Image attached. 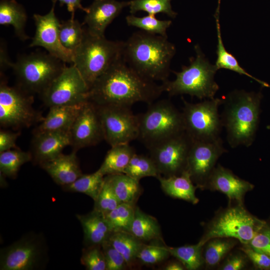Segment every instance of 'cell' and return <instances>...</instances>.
<instances>
[{
    "instance_id": "obj_1",
    "label": "cell",
    "mask_w": 270,
    "mask_h": 270,
    "mask_svg": "<svg viewBox=\"0 0 270 270\" xmlns=\"http://www.w3.org/2000/svg\"><path fill=\"white\" fill-rule=\"evenodd\" d=\"M164 92L162 84L142 77L122 58L114 63L93 84L88 101L97 106H131L138 102L148 104Z\"/></svg>"
},
{
    "instance_id": "obj_2",
    "label": "cell",
    "mask_w": 270,
    "mask_h": 270,
    "mask_svg": "<svg viewBox=\"0 0 270 270\" xmlns=\"http://www.w3.org/2000/svg\"><path fill=\"white\" fill-rule=\"evenodd\" d=\"M176 52L175 46L168 37L140 30L124 41L122 58L142 77L163 82L168 80Z\"/></svg>"
},
{
    "instance_id": "obj_3",
    "label": "cell",
    "mask_w": 270,
    "mask_h": 270,
    "mask_svg": "<svg viewBox=\"0 0 270 270\" xmlns=\"http://www.w3.org/2000/svg\"><path fill=\"white\" fill-rule=\"evenodd\" d=\"M262 98L260 92L234 90L222 98V126L231 148L250 146L255 138Z\"/></svg>"
},
{
    "instance_id": "obj_4",
    "label": "cell",
    "mask_w": 270,
    "mask_h": 270,
    "mask_svg": "<svg viewBox=\"0 0 270 270\" xmlns=\"http://www.w3.org/2000/svg\"><path fill=\"white\" fill-rule=\"evenodd\" d=\"M194 48L196 56L190 58V64L183 66L180 72L172 71L174 80L162 83L164 92L170 96L186 94L200 100L214 98L219 89L214 80L218 70L209 62L198 44Z\"/></svg>"
},
{
    "instance_id": "obj_5",
    "label": "cell",
    "mask_w": 270,
    "mask_h": 270,
    "mask_svg": "<svg viewBox=\"0 0 270 270\" xmlns=\"http://www.w3.org/2000/svg\"><path fill=\"white\" fill-rule=\"evenodd\" d=\"M123 46L124 41L110 40L104 36H94L86 28L82 43L73 52L72 64L90 89L102 74L122 57Z\"/></svg>"
},
{
    "instance_id": "obj_6",
    "label": "cell",
    "mask_w": 270,
    "mask_h": 270,
    "mask_svg": "<svg viewBox=\"0 0 270 270\" xmlns=\"http://www.w3.org/2000/svg\"><path fill=\"white\" fill-rule=\"evenodd\" d=\"M234 204L219 210L206 224L198 242L201 244L215 238H232L247 244L266 224L249 212L244 204Z\"/></svg>"
},
{
    "instance_id": "obj_7",
    "label": "cell",
    "mask_w": 270,
    "mask_h": 270,
    "mask_svg": "<svg viewBox=\"0 0 270 270\" xmlns=\"http://www.w3.org/2000/svg\"><path fill=\"white\" fill-rule=\"evenodd\" d=\"M138 116V139L148 148L185 131L182 112L168 100L154 102Z\"/></svg>"
},
{
    "instance_id": "obj_8",
    "label": "cell",
    "mask_w": 270,
    "mask_h": 270,
    "mask_svg": "<svg viewBox=\"0 0 270 270\" xmlns=\"http://www.w3.org/2000/svg\"><path fill=\"white\" fill-rule=\"evenodd\" d=\"M66 63L42 52L22 55L12 68L20 88L32 94H41L62 71Z\"/></svg>"
},
{
    "instance_id": "obj_9",
    "label": "cell",
    "mask_w": 270,
    "mask_h": 270,
    "mask_svg": "<svg viewBox=\"0 0 270 270\" xmlns=\"http://www.w3.org/2000/svg\"><path fill=\"white\" fill-rule=\"evenodd\" d=\"M222 102V98L206 99L198 103L183 99L182 112L184 130L192 140H210L220 137L223 126L218 108Z\"/></svg>"
},
{
    "instance_id": "obj_10",
    "label": "cell",
    "mask_w": 270,
    "mask_h": 270,
    "mask_svg": "<svg viewBox=\"0 0 270 270\" xmlns=\"http://www.w3.org/2000/svg\"><path fill=\"white\" fill-rule=\"evenodd\" d=\"M32 94L19 86H10L1 80L0 84V124L4 128L28 127L41 122L40 114L32 106Z\"/></svg>"
},
{
    "instance_id": "obj_11",
    "label": "cell",
    "mask_w": 270,
    "mask_h": 270,
    "mask_svg": "<svg viewBox=\"0 0 270 270\" xmlns=\"http://www.w3.org/2000/svg\"><path fill=\"white\" fill-rule=\"evenodd\" d=\"M89 92L88 86L72 64L66 66L40 95L44 104L50 108L86 102L88 101Z\"/></svg>"
},
{
    "instance_id": "obj_12",
    "label": "cell",
    "mask_w": 270,
    "mask_h": 270,
    "mask_svg": "<svg viewBox=\"0 0 270 270\" xmlns=\"http://www.w3.org/2000/svg\"><path fill=\"white\" fill-rule=\"evenodd\" d=\"M104 140L110 146L130 144L138 136V120L130 107L97 106Z\"/></svg>"
},
{
    "instance_id": "obj_13",
    "label": "cell",
    "mask_w": 270,
    "mask_h": 270,
    "mask_svg": "<svg viewBox=\"0 0 270 270\" xmlns=\"http://www.w3.org/2000/svg\"><path fill=\"white\" fill-rule=\"evenodd\" d=\"M192 142L184 131L148 148L160 176H178L186 170Z\"/></svg>"
},
{
    "instance_id": "obj_14",
    "label": "cell",
    "mask_w": 270,
    "mask_h": 270,
    "mask_svg": "<svg viewBox=\"0 0 270 270\" xmlns=\"http://www.w3.org/2000/svg\"><path fill=\"white\" fill-rule=\"evenodd\" d=\"M228 150L221 138L204 141L193 140L190 148L186 170L196 187L204 190L220 156Z\"/></svg>"
},
{
    "instance_id": "obj_15",
    "label": "cell",
    "mask_w": 270,
    "mask_h": 270,
    "mask_svg": "<svg viewBox=\"0 0 270 270\" xmlns=\"http://www.w3.org/2000/svg\"><path fill=\"white\" fill-rule=\"evenodd\" d=\"M56 2L52 1L50 10L44 15L34 14L36 32L30 47L41 46L48 54L65 63L73 62V52L65 48L60 38V22L56 16Z\"/></svg>"
},
{
    "instance_id": "obj_16",
    "label": "cell",
    "mask_w": 270,
    "mask_h": 270,
    "mask_svg": "<svg viewBox=\"0 0 270 270\" xmlns=\"http://www.w3.org/2000/svg\"><path fill=\"white\" fill-rule=\"evenodd\" d=\"M71 145L76 150L92 146L104 140L96 106L90 101L84 105L70 130Z\"/></svg>"
},
{
    "instance_id": "obj_17",
    "label": "cell",
    "mask_w": 270,
    "mask_h": 270,
    "mask_svg": "<svg viewBox=\"0 0 270 270\" xmlns=\"http://www.w3.org/2000/svg\"><path fill=\"white\" fill-rule=\"evenodd\" d=\"M42 252L38 239L24 236L1 250L0 270H33L38 266Z\"/></svg>"
},
{
    "instance_id": "obj_18",
    "label": "cell",
    "mask_w": 270,
    "mask_h": 270,
    "mask_svg": "<svg viewBox=\"0 0 270 270\" xmlns=\"http://www.w3.org/2000/svg\"><path fill=\"white\" fill-rule=\"evenodd\" d=\"M254 188L252 184L239 178L230 169L218 164L208 179L204 190L218 191L224 194L230 204H244L245 194Z\"/></svg>"
},
{
    "instance_id": "obj_19",
    "label": "cell",
    "mask_w": 270,
    "mask_h": 270,
    "mask_svg": "<svg viewBox=\"0 0 270 270\" xmlns=\"http://www.w3.org/2000/svg\"><path fill=\"white\" fill-rule=\"evenodd\" d=\"M128 5L129 1L94 0L88 8L82 24L86 26V29L90 34L104 36L108 26Z\"/></svg>"
},
{
    "instance_id": "obj_20",
    "label": "cell",
    "mask_w": 270,
    "mask_h": 270,
    "mask_svg": "<svg viewBox=\"0 0 270 270\" xmlns=\"http://www.w3.org/2000/svg\"><path fill=\"white\" fill-rule=\"evenodd\" d=\"M71 145L70 132H49L34 134L32 156L41 165L62 154L66 146Z\"/></svg>"
},
{
    "instance_id": "obj_21",
    "label": "cell",
    "mask_w": 270,
    "mask_h": 270,
    "mask_svg": "<svg viewBox=\"0 0 270 270\" xmlns=\"http://www.w3.org/2000/svg\"><path fill=\"white\" fill-rule=\"evenodd\" d=\"M86 102L50 107L46 116L34 130V134L49 132H70Z\"/></svg>"
},
{
    "instance_id": "obj_22",
    "label": "cell",
    "mask_w": 270,
    "mask_h": 270,
    "mask_svg": "<svg viewBox=\"0 0 270 270\" xmlns=\"http://www.w3.org/2000/svg\"><path fill=\"white\" fill-rule=\"evenodd\" d=\"M40 166L56 183L62 186L72 183L82 174L76 150L68 154H61Z\"/></svg>"
},
{
    "instance_id": "obj_23",
    "label": "cell",
    "mask_w": 270,
    "mask_h": 270,
    "mask_svg": "<svg viewBox=\"0 0 270 270\" xmlns=\"http://www.w3.org/2000/svg\"><path fill=\"white\" fill-rule=\"evenodd\" d=\"M157 178L162 190L168 196L193 204L198 202L199 199L196 195L198 188L193 183L187 170H184L180 175L167 177L159 176Z\"/></svg>"
},
{
    "instance_id": "obj_24",
    "label": "cell",
    "mask_w": 270,
    "mask_h": 270,
    "mask_svg": "<svg viewBox=\"0 0 270 270\" xmlns=\"http://www.w3.org/2000/svg\"><path fill=\"white\" fill-rule=\"evenodd\" d=\"M82 227L86 246L102 245L112 232L104 214L94 210L86 214H77Z\"/></svg>"
},
{
    "instance_id": "obj_25",
    "label": "cell",
    "mask_w": 270,
    "mask_h": 270,
    "mask_svg": "<svg viewBox=\"0 0 270 270\" xmlns=\"http://www.w3.org/2000/svg\"><path fill=\"white\" fill-rule=\"evenodd\" d=\"M27 18L24 8L15 0H1L0 24L12 26L15 34L22 41L29 38L25 32Z\"/></svg>"
},
{
    "instance_id": "obj_26",
    "label": "cell",
    "mask_w": 270,
    "mask_h": 270,
    "mask_svg": "<svg viewBox=\"0 0 270 270\" xmlns=\"http://www.w3.org/2000/svg\"><path fill=\"white\" fill-rule=\"evenodd\" d=\"M104 178L122 203L134 205L142 191L138 180L124 173L106 175Z\"/></svg>"
},
{
    "instance_id": "obj_27",
    "label": "cell",
    "mask_w": 270,
    "mask_h": 270,
    "mask_svg": "<svg viewBox=\"0 0 270 270\" xmlns=\"http://www.w3.org/2000/svg\"><path fill=\"white\" fill-rule=\"evenodd\" d=\"M220 0H218V6L214 15L216 20L218 38L217 49L216 52L217 54V59L216 62L215 66L218 70L224 68L234 71L240 74L246 76L254 80L264 86L268 87L269 85L266 82L256 78L248 74L240 65L236 58L232 54L228 52L226 49L222 42L220 22Z\"/></svg>"
},
{
    "instance_id": "obj_28",
    "label": "cell",
    "mask_w": 270,
    "mask_h": 270,
    "mask_svg": "<svg viewBox=\"0 0 270 270\" xmlns=\"http://www.w3.org/2000/svg\"><path fill=\"white\" fill-rule=\"evenodd\" d=\"M135 153L129 144L111 146L98 169L104 176L124 173Z\"/></svg>"
},
{
    "instance_id": "obj_29",
    "label": "cell",
    "mask_w": 270,
    "mask_h": 270,
    "mask_svg": "<svg viewBox=\"0 0 270 270\" xmlns=\"http://www.w3.org/2000/svg\"><path fill=\"white\" fill-rule=\"evenodd\" d=\"M129 232L141 242L161 238L160 226L156 220L136 206Z\"/></svg>"
},
{
    "instance_id": "obj_30",
    "label": "cell",
    "mask_w": 270,
    "mask_h": 270,
    "mask_svg": "<svg viewBox=\"0 0 270 270\" xmlns=\"http://www.w3.org/2000/svg\"><path fill=\"white\" fill-rule=\"evenodd\" d=\"M108 240L124 256L128 266H131L138 259L144 244L130 232L124 231H112Z\"/></svg>"
},
{
    "instance_id": "obj_31",
    "label": "cell",
    "mask_w": 270,
    "mask_h": 270,
    "mask_svg": "<svg viewBox=\"0 0 270 270\" xmlns=\"http://www.w3.org/2000/svg\"><path fill=\"white\" fill-rule=\"evenodd\" d=\"M238 242L228 238H215L208 240L203 246L204 264L210 268L216 266Z\"/></svg>"
},
{
    "instance_id": "obj_32",
    "label": "cell",
    "mask_w": 270,
    "mask_h": 270,
    "mask_svg": "<svg viewBox=\"0 0 270 270\" xmlns=\"http://www.w3.org/2000/svg\"><path fill=\"white\" fill-rule=\"evenodd\" d=\"M104 176L98 169L90 174H82L72 183L62 187L67 191L86 194L94 201L103 188Z\"/></svg>"
},
{
    "instance_id": "obj_33",
    "label": "cell",
    "mask_w": 270,
    "mask_h": 270,
    "mask_svg": "<svg viewBox=\"0 0 270 270\" xmlns=\"http://www.w3.org/2000/svg\"><path fill=\"white\" fill-rule=\"evenodd\" d=\"M203 246L199 242L196 244L184 245L178 247L166 246L170 255L181 262L186 269L196 270L204 264Z\"/></svg>"
},
{
    "instance_id": "obj_34",
    "label": "cell",
    "mask_w": 270,
    "mask_h": 270,
    "mask_svg": "<svg viewBox=\"0 0 270 270\" xmlns=\"http://www.w3.org/2000/svg\"><path fill=\"white\" fill-rule=\"evenodd\" d=\"M32 158L30 152L18 148L0 152V170L6 176L14 178L20 166Z\"/></svg>"
},
{
    "instance_id": "obj_35",
    "label": "cell",
    "mask_w": 270,
    "mask_h": 270,
    "mask_svg": "<svg viewBox=\"0 0 270 270\" xmlns=\"http://www.w3.org/2000/svg\"><path fill=\"white\" fill-rule=\"evenodd\" d=\"M74 16L60 22V38L62 45L66 49L74 52L82 43L86 28Z\"/></svg>"
},
{
    "instance_id": "obj_36",
    "label": "cell",
    "mask_w": 270,
    "mask_h": 270,
    "mask_svg": "<svg viewBox=\"0 0 270 270\" xmlns=\"http://www.w3.org/2000/svg\"><path fill=\"white\" fill-rule=\"evenodd\" d=\"M126 22L129 26L140 28L144 32L168 37L166 32L172 24L171 20H160L156 16L148 14L138 17L130 14L126 17Z\"/></svg>"
},
{
    "instance_id": "obj_37",
    "label": "cell",
    "mask_w": 270,
    "mask_h": 270,
    "mask_svg": "<svg viewBox=\"0 0 270 270\" xmlns=\"http://www.w3.org/2000/svg\"><path fill=\"white\" fill-rule=\"evenodd\" d=\"M135 208L134 205L121 203L104 215L112 231L129 232L134 218Z\"/></svg>"
},
{
    "instance_id": "obj_38",
    "label": "cell",
    "mask_w": 270,
    "mask_h": 270,
    "mask_svg": "<svg viewBox=\"0 0 270 270\" xmlns=\"http://www.w3.org/2000/svg\"><path fill=\"white\" fill-rule=\"evenodd\" d=\"M124 173L138 181L144 177L153 176L157 178L160 176L150 156L136 153L132 158Z\"/></svg>"
},
{
    "instance_id": "obj_39",
    "label": "cell",
    "mask_w": 270,
    "mask_h": 270,
    "mask_svg": "<svg viewBox=\"0 0 270 270\" xmlns=\"http://www.w3.org/2000/svg\"><path fill=\"white\" fill-rule=\"evenodd\" d=\"M172 0H132L129 1L130 12L134 14L138 11L146 12L148 14L156 16L162 13L174 18L177 13L171 6Z\"/></svg>"
},
{
    "instance_id": "obj_40",
    "label": "cell",
    "mask_w": 270,
    "mask_h": 270,
    "mask_svg": "<svg viewBox=\"0 0 270 270\" xmlns=\"http://www.w3.org/2000/svg\"><path fill=\"white\" fill-rule=\"evenodd\" d=\"M81 264L88 270H106V264L101 245L86 246L82 250Z\"/></svg>"
},
{
    "instance_id": "obj_41",
    "label": "cell",
    "mask_w": 270,
    "mask_h": 270,
    "mask_svg": "<svg viewBox=\"0 0 270 270\" xmlns=\"http://www.w3.org/2000/svg\"><path fill=\"white\" fill-rule=\"evenodd\" d=\"M94 202L93 210L104 215L113 210L122 203L105 178L103 188L98 198Z\"/></svg>"
},
{
    "instance_id": "obj_42",
    "label": "cell",
    "mask_w": 270,
    "mask_h": 270,
    "mask_svg": "<svg viewBox=\"0 0 270 270\" xmlns=\"http://www.w3.org/2000/svg\"><path fill=\"white\" fill-rule=\"evenodd\" d=\"M170 255L166 245L143 244L137 258L146 264H154L166 259Z\"/></svg>"
},
{
    "instance_id": "obj_43",
    "label": "cell",
    "mask_w": 270,
    "mask_h": 270,
    "mask_svg": "<svg viewBox=\"0 0 270 270\" xmlns=\"http://www.w3.org/2000/svg\"><path fill=\"white\" fill-rule=\"evenodd\" d=\"M101 246L105 258L106 270H122L128 266L124 256L108 240Z\"/></svg>"
},
{
    "instance_id": "obj_44",
    "label": "cell",
    "mask_w": 270,
    "mask_h": 270,
    "mask_svg": "<svg viewBox=\"0 0 270 270\" xmlns=\"http://www.w3.org/2000/svg\"><path fill=\"white\" fill-rule=\"evenodd\" d=\"M247 245L270 257V226L266 223Z\"/></svg>"
},
{
    "instance_id": "obj_45",
    "label": "cell",
    "mask_w": 270,
    "mask_h": 270,
    "mask_svg": "<svg viewBox=\"0 0 270 270\" xmlns=\"http://www.w3.org/2000/svg\"><path fill=\"white\" fill-rule=\"evenodd\" d=\"M249 259L246 254L239 249L238 252L228 253L224 262L219 266L221 270H241L246 268Z\"/></svg>"
},
{
    "instance_id": "obj_46",
    "label": "cell",
    "mask_w": 270,
    "mask_h": 270,
    "mask_svg": "<svg viewBox=\"0 0 270 270\" xmlns=\"http://www.w3.org/2000/svg\"><path fill=\"white\" fill-rule=\"evenodd\" d=\"M238 249L244 252L255 267L262 270L270 269V257L258 252L247 244H242Z\"/></svg>"
},
{
    "instance_id": "obj_47",
    "label": "cell",
    "mask_w": 270,
    "mask_h": 270,
    "mask_svg": "<svg viewBox=\"0 0 270 270\" xmlns=\"http://www.w3.org/2000/svg\"><path fill=\"white\" fill-rule=\"evenodd\" d=\"M19 134L18 132L1 130L0 132V152L18 148L16 142Z\"/></svg>"
},
{
    "instance_id": "obj_48",
    "label": "cell",
    "mask_w": 270,
    "mask_h": 270,
    "mask_svg": "<svg viewBox=\"0 0 270 270\" xmlns=\"http://www.w3.org/2000/svg\"><path fill=\"white\" fill-rule=\"evenodd\" d=\"M82 0H52L53 2H59L60 6L66 5L68 10L71 13L72 16H74V12L78 9H80L86 13L88 12V8L82 6L81 4Z\"/></svg>"
},
{
    "instance_id": "obj_49",
    "label": "cell",
    "mask_w": 270,
    "mask_h": 270,
    "mask_svg": "<svg viewBox=\"0 0 270 270\" xmlns=\"http://www.w3.org/2000/svg\"><path fill=\"white\" fill-rule=\"evenodd\" d=\"M0 70H4L9 68H12L13 63L11 62L8 56L6 46L4 42L0 43Z\"/></svg>"
},
{
    "instance_id": "obj_50",
    "label": "cell",
    "mask_w": 270,
    "mask_h": 270,
    "mask_svg": "<svg viewBox=\"0 0 270 270\" xmlns=\"http://www.w3.org/2000/svg\"><path fill=\"white\" fill-rule=\"evenodd\" d=\"M184 266L179 260L178 262L172 261L168 262L164 268L166 270H184Z\"/></svg>"
}]
</instances>
